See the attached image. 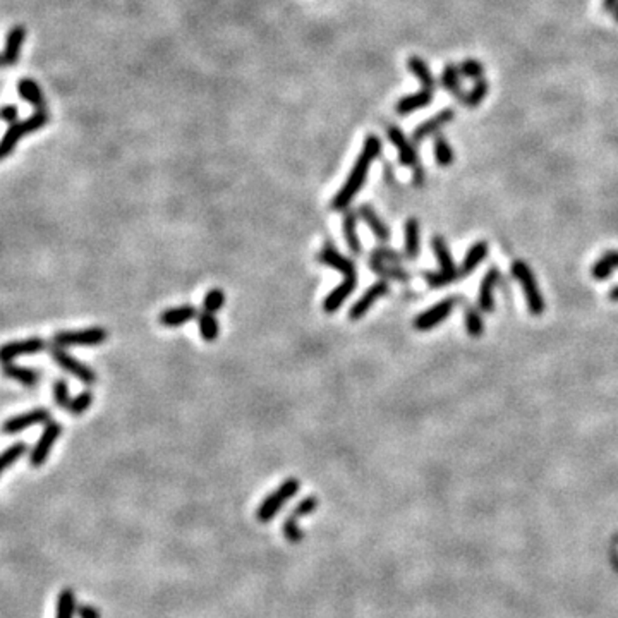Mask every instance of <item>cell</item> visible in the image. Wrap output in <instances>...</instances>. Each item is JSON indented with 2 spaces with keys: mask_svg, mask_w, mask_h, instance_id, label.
<instances>
[{
  "mask_svg": "<svg viewBox=\"0 0 618 618\" xmlns=\"http://www.w3.org/2000/svg\"><path fill=\"white\" fill-rule=\"evenodd\" d=\"M433 148H435V160L436 164L440 167H450L455 162V153L454 148L450 146L449 141L445 140L441 135L435 136V145H433Z\"/></svg>",
  "mask_w": 618,
  "mask_h": 618,
  "instance_id": "d6a6232c",
  "label": "cell"
},
{
  "mask_svg": "<svg viewBox=\"0 0 618 618\" xmlns=\"http://www.w3.org/2000/svg\"><path fill=\"white\" fill-rule=\"evenodd\" d=\"M4 375H6L7 378H12L16 379V382L23 383L24 387H33L40 379L38 371L31 370V367L16 366L12 365V362H6V365H4Z\"/></svg>",
  "mask_w": 618,
  "mask_h": 618,
  "instance_id": "484cf974",
  "label": "cell"
},
{
  "mask_svg": "<svg viewBox=\"0 0 618 618\" xmlns=\"http://www.w3.org/2000/svg\"><path fill=\"white\" fill-rule=\"evenodd\" d=\"M603 258L613 266V270L618 268V251H607L603 254Z\"/></svg>",
  "mask_w": 618,
  "mask_h": 618,
  "instance_id": "7dc6e473",
  "label": "cell"
},
{
  "mask_svg": "<svg viewBox=\"0 0 618 618\" xmlns=\"http://www.w3.org/2000/svg\"><path fill=\"white\" fill-rule=\"evenodd\" d=\"M47 347V342L40 337H31L26 340H16L0 347V362H12L16 357L24 354H36Z\"/></svg>",
  "mask_w": 618,
  "mask_h": 618,
  "instance_id": "8fae6325",
  "label": "cell"
},
{
  "mask_svg": "<svg viewBox=\"0 0 618 618\" xmlns=\"http://www.w3.org/2000/svg\"><path fill=\"white\" fill-rule=\"evenodd\" d=\"M388 292H390V287H388V283L385 281H379L377 283H373V286H371L370 289H367L365 294H362L361 298L357 299V303L354 304L352 308H350L349 318L352 321L365 318L366 313L375 306V303H377L379 298H385Z\"/></svg>",
  "mask_w": 618,
  "mask_h": 618,
  "instance_id": "7c38bea8",
  "label": "cell"
},
{
  "mask_svg": "<svg viewBox=\"0 0 618 618\" xmlns=\"http://www.w3.org/2000/svg\"><path fill=\"white\" fill-rule=\"evenodd\" d=\"M283 536L289 543H299L303 541L304 531L298 525V519L294 515H289L283 522Z\"/></svg>",
  "mask_w": 618,
  "mask_h": 618,
  "instance_id": "ab89813d",
  "label": "cell"
},
{
  "mask_svg": "<svg viewBox=\"0 0 618 618\" xmlns=\"http://www.w3.org/2000/svg\"><path fill=\"white\" fill-rule=\"evenodd\" d=\"M612 273H613V266L609 265L603 256H601L599 260L595 263V266H592V277H595L596 281H608V278L612 277Z\"/></svg>",
  "mask_w": 618,
  "mask_h": 618,
  "instance_id": "b9f144b4",
  "label": "cell"
},
{
  "mask_svg": "<svg viewBox=\"0 0 618 618\" xmlns=\"http://www.w3.org/2000/svg\"><path fill=\"white\" fill-rule=\"evenodd\" d=\"M24 454H26V445L24 444L12 445L6 450V452L0 454V474H2L7 467H11L12 464L18 462Z\"/></svg>",
  "mask_w": 618,
  "mask_h": 618,
  "instance_id": "836d02e7",
  "label": "cell"
},
{
  "mask_svg": "<svg viewBox=\"0 0 618 618\" xmlns=\"http://www.w3.org/2000/svg\"><path fill=\"white\" fill-rule=\"evenodd\" d=\"M486 256H488V242L484 241L476 242L473 248L469 249V253L466 254V258H464L461 270H459V277H466V275H469L471 271H474L476 266H478Z\"/></svg>",
  "mask_w": 618,
  "mask_h": 618,
  "instance_id": "d4e9b609",
  "label": "cell"
},
{
  "mask_svg": "<svg viewBox=\"0 0 618 618\" xmlns=\"http://www.w3.org/2000/svg\"><path fill=\"white\" fill-rule=\"evenodd\" d=\"M50 354H52L53 361H56L62 370L68 371L69 375H73V377H76L78 379H81L83 383H86V385H93V383H97L98 379L97 373H95L90 366H86L85 362L78 361L76 357H73L69 352H66L64 347L53 345L52 350H50Z\"/></svg>",
  "mask_w": 618,
  "mask_h": 618,
  "instance_id": "52a82bcc",
  "label": "cell"
},
{
  "mask_svg": "<svg viewBox=\"0 0 618 618\" xmlns=\"http://www.w3.org/2000/svg\"><path fill=\"white\" fill-rule=\"evenodd\" d=\"M78 617L79 618H100V612L91 604H83L78 608Z\"/></svg>",
  "mask_w": 618,
  "mask_h": 618,
  "instance_id": "f6af8a7d",
  "label": "cell"
},
{
  "mask_svg": "<svg viewBox=\"0 0 618 618\" xmlns=\"http://www.w3.org/2000/svg\"><path fill=\"white\" fill-rule=\"evenodd\" d=\"M61 433H62L61 423H57V421H50V423H47L43 433H41L40 440L36 441L35 449H33L31 454H29V464H31L33 467H41L45 462H47L48 455L52 452V446L56 445Z\"/></svg>",
  "mask_w": 618,
  "mask_h": 618,
  "instance_id": "ba28073f",
  "label": "cell"
},
{
  "mask_svg": "<svg viewBox=\"0 0 618 618\" xmlns=\"http://www.w3.org/2000/svg\"><path fill=\"white\" fill-rule=\"evenodd\" d=\"M318 260L321 265H327L330 268L340 271L344 277H356L357 270L356 265H354L352 260H349V258H345L344 254H340L337 251L333 246H325L323 249H321Z\"/></svg>",
  "mask_w": 618,
  "mask_h": 618,
  "instance_id": "9a60e30c",
  "label": "cell"
},
{
  "mask_svg": "<svg viewBox=\"0 0 618 618\" xmlns=\"http://www.w3.org/2000/svg\"><path fill=\"white\" fill-rule=\"evenodd\" d=\"M342 229H344V237L345 241H347L349 249L354 254H361L362 253V246L361 241H359L357 236V215L354 211H347L344 216V225H342Z\"/></svg>",
  "mask_w": 618,
  "mask_h": 618,
  "instance_id": "4316f807",
  "label": "cell"
},
{
  "mask_svg": "<svg viewBox=\"0 0 618 618\" xmlns=\"http://www.w3.org/2000/svg\"><path fill=\"white\" fill-rule=\"evenodd\" d=\"M455 119L454 108H444V110L438 112L436 115H433L431 119L424 120L423 124L416 127V131L412 132V143L419 145L421 141H424L426 137L436 136L438 132L444 129L446 124H450Z\"/></svg>",
  "mask_w": 618,
  "mask_h": 618,
  "instance_id": "5bb4252c",
  "label": "cell"
},
{
  "mask_svg": "<svg viewBox=\"0 0 618 618\" xmlns=\"http://www.w3.org/2000/svg\"><path fill=\"white\" fill-rule=\"evenodd\" d=\"M318 498L316 496H308V498H304L303 502L298 503V507L294 508V512H292V515L295 517V519H299V517H306L309 513H313L318 508Z\"/></svg>",
  "mask_w": 618,
  "mask_h": 618,
  "instance_id": "60d3db41",
  "label": "cell"
},
{
  "mask_svg": "<svg viewBox=\"0 0 618 618\" xmlns=\"http://www.w3.org/2000/svg\"><path fill=\"white\" fill-rule=\"evenodd\" d=\"M50 423V411L48 409H33V411L24 412V414L14 416L4 423V433L7 435H16V433L24 431V429L31 428L36 424Z\"/></svg>",
  "mask_w": 618,
  "mask_h": 618,
  "instance_id": "4fadbf2b",
  "label": "cell"
},
{
  "mask_svg": "<svg viewBox=\"0 0 618 618\" xmlns=\"http://www.w3.org/2000/svg\"><path fill=\"white\" fill-rule=\"evenodd\" d=\"M618 0H603V9L604 11H615Z\"/></svg>",
  "mask_w": 618,
  "mask_h": 618,
  "instance_id": "c3c4849f",
  "label": "cell"
},
{
  "mask_svg": "<svg viewBox=\"0 0 618 618\" xmlns=\"http://www.w3.org/2000/svg\"><path fill=\"white\" fill-rule=\"evenodd\" d=\"M370 268L373 271H377V273L382 275V277L392 278V281H399V282H407L409 281L407 271L404 268H400L397 263L379 260V258H377V256H371Z\"/></svg>",
  "mask_w": 618,
  "mask_h": 618,
  "instance_id": "7402d4cb",
  "label": "cell"
},
{
  "mask_svg": "<svg viewBox=\"0 0 618 618\" xmlns=\"http://www.w3.org/2000/svg\"><path fill=\"white\" fill-rule=\"evenodd\" d=\"M18 91L21 98L26 100V102L31 103V105H35L36 110H45L43 91H41V88L36 85L35 79H29V78L21 79L18 85Z\"/></svg>",
  "mask_w": 618,
  "mask_h": 618,
  "instance_id": "cb8c5ba5",
  "label": "cell"
},
{
  "mask_svg": "<svg viewBox=\"0 0 618 618\" xmlns=\"http://www.w3.org/2000/svg\"><path fill=\"white\" fill-rule=\"evenodd\" d=\"M196 316H198V309L194 306H179V308H172V309H167L160 315V325H164V327L169 328H177L182 327V325H186L187 321L194 320Z\"/></svg>",
  "mask_w": 618,
  "mask_h": 618,
  "instance_id": "d6986e66",
  "label": "cell"
},
{
  "mask_svg": "<svg viewBox=\"0 0 618 618\" xmlns=\"http://www.w3.org/2000/svg\"><path fill=\"white\" fill-rule=\"evenodd\" d=\"M0 119L6 120V122L9 124H14L16 120H18V107L14 105L4 107L2 110H0Z\"/></svg>",
  "mask_w": 618,
  "mask_h": 618,
  "instance_id": "ee69618b",
  "label": "cell"
},
{
  "mask_svg": "<svg viewBox=\"0 0 618 618\" xmlns=\"http://www.w3.org/2000/svg\"><path fill=\"white\" fill-rule=\"evenodd\" d=\"M466 328H467V333H469L471 337H481L483 332H484L483 318L479 316V313L473 308H469L466 311Z\"/></svg>",
  "mask_w": 618,
  "mask_h": 618,
  "instance_id": "8d00e7d4",
  "label": "cell"
},
{
  "mask_svg": "<svg viewBox=\"0 0 618 618\" xmlns=\"http://www.w3.org/2000/svg\"><path fill=\"white\" fill-rule=\"evenodd\" d=\"M379 153H382V141H379V137L375 135H367L365 140V145H362L361 154H359L356 164H354L352 170H350L347 181H345V184L340 187V191H338L335 198H333L332 201L333 210L347 211L349 204L352 203L354 198H356L359 191H361V187L365 186L367 172H370V167L379 157Z\"/></svg>",
  "mask_w": 618,
  "mask_h": 618,
  "instance_id": "6da1fadb",
  "label": "cell"
},
{
  "mask_svg": "<svg viewBox=\"0 0 618 618\" xmlns=\"http://www.w3.org/2000/svg\"><path fill=\"white\" fill-rule=\"evenodd\" d=\"M498 278H500L498 268H490L486 271V275H484L481 286H479L478 304H479V308H481V311H484V313L493 311V306H495V300H493V290H495V286H496V282H498Z\"/></svg>",
  "mask_w": 618,
  "mask_h": 618,
  "instance_id": "ffe728a7",
  "label": "cell"
},
{
  "mask_svg": "<svg viewBox=\"0 0 618 618\" xmlns=\"http://www.w3.org/2000/svg\"><path fill=\"white\" fill-rule=\"evenodd\" d=\"M512 273L517 278L524 289L525 299H528V308L534 316H540L545 311V299H543L540 287H538L536 277H534L533 270L529 265L522 260H515L512 263Z\"/></svg>",
  "mask_w": 618,
  "mask_h": 618,
  "instance_id": "5b68a950",
  "label": "cell"
},
{
  "mask_svg": "<svg viewBox=\"0 0 618 618\" xmlns=\"http://www.w3.org/2000/svg\"><path fill=\"white\" fill-rule=\"evenodd\" d=\"M459 69H461L462 76L474 79V81L481 79L484 74V66L479 61H476V58H467V61H464L462 64L459 66Z\"/></svg>",
  "mask_w": 618,
  "mask_h": 618,
  "instance_id": "f35d334b",
  "label": "cell"
},
{
  "mask_svg": "<svg viewBox=\"0 0 618 618\" xmlns=\"http://www.w3.org/2000/svg\"><path fill=\"white\" fill-rule=\"evenodd\" d=\"M461 76H462L461 69H459L457 66H454V64L445 66L444 73H441V86H444L450 95H454V97L459 98V100H462L464 95H466V93H462Z\"/></svg>",
  "mask_w": 618,
  "mask_h": 618,
  "instance_id": "83f0119b",
  "label": "cell"
},
{
  "mask_svg": "<svg viewBox=\"0 0 618 618\" xmlns=\"http://www.w3.org/2000/svg\"><path fill=\"white\" fill-rule=\"evenodd\" d=\"M24 38H26V29H24V26H14L11 29L6 40V48H4L2 53V58L6 64H16V62H18Z\"/></svg>",
  "mask_w": 618,
  "mask_h": 618,
  "instance_id": "44dd1931",
  "label": "cell"
},
{
  "mask_svg": "<svg viewBox=\"0 0 618 618\" xmlns=\"http://www.w3.org/2000/svg\"><path fill=\"white\" fill-rule=\"evenodd\" d=\"M433 93H435V91L423 88V90L417 91V93L406 95V97L400 98L399 102L395 103V112L399 115H409L412 114V112L421 110V108L428 107L429 103L433 102Z\"/></svg>",
  "mask_w": 618,
  "mask_h": 618,
  "instance_id": "e0dca14e",
  "label": "cell"
},
{
  "mask_svg": "<svg viewBox=\"0 0 618 618\" xmlns=\"http://www.w3.org/2000/svg\"><path fill=\"white\" fill-rule=\"evenodd\" d=\"M91 404H93V394H91L90 390H85V392H81V394H79L76 399L70 400L68 411L73 416H81V414H85L88 409L91 407Z\"/></svg>",
  "mask_w": 618,
  "mask_h": 618,
  "instance_id": "e575fe53",
  "label": "cell"
},
{
  "mask_svg": "<svg viewBox=\"0 0 618 618\" xmlns=\"http://www.w3.org/2000/svg\"><path fill=\"white\" fill-rule=\"evenodd\" d=\"M225 306V294L224 290L220 289H211L208 292L206 295H204L203 299V308L206 313H211V315H215V313H219L220 309Z\"/></svg>",
  "mask_w": 618,
  "mask_h": 618,
  "instance_id": "d590c367",
  "label": "cell"
},
{
  "mask_svg": "<svg viewBox=\"0 0 618 618\" xmlns=\"http://www.w3.org/2000/svg\"><path fill=\"white\" fill-rule=\"evenodd\" d=\"M419 254V222L409 219L406 224V256L414 260Z\"/></svg>",
  "mask_w": 618,
  "mask_h": 618,
  "instance_id": "1f68e13d",
  "label": "cell"
},
{
  "mask_svg": "<svg viewBox=\"0 0 618 618\" xmlns=\"http://www.w3.org/2000/svg\"><path fill=\"white\" fill-rule=\"evenodd\" d=\"M609 299L612 300H618V286L613 287L612 290H609Z\"/></svg>",
  "mask_w": 618,
  "mask_h": 618,
  "instance_id": "681fc988",
  "label": "cell"
},
{
  "mask_svg": "<svg viewBox=\"0 0 618 618\" xmlns=\"http://www.w3.org/2000/svg\"><path fill=\"white\" fill-rule=\"evenodd\" d=\"M455 303H457L455 298H446L440 300L435 306L426 309L424 313H421V315L417 316L414 320V327L419 330V332H429L431 328L438 327V325L444 323V321L449 318V315L455 308Z\"/></svg>",
  "mask_w": 618,
  "mask_h": 618,
  "instance_id": "9c48e42d",
  "label": "cell"
},
{
  "mask_svg": "<svg viewBox=\"0 0 618 618\" xmlns=\"http://www.w3.org/2000/svg\"><path fill=\"white\" fill-rule=\"evenodd\" d=\"M53 400H56V404L58 407L62 409H68L70 404V392H69V385L66 379H57L56 383H53Z\"/></svg>",
  "mask_w": 618,
  "mask_h": 618,
  "instance_id": "74e56055",
  "label": "cell"
},
{
  "mask_svg": "<svg viewBox=\"0 0 618 618\" xmlns=\"http://www.w3.org/2000/svg\"><path fill=\"white\" fill-rule=\"evenodd\" d=\"M78 607L73 590H64L57 598L56 618H76Z\"/></svg>",
  "mask_w": 618,
  "mask_h": 618,
  "instance_id": "f1b7e54d",
  "label": "cell"
},
{
  "mask_svg": "<svg viewBox=\"0 0 618 618\" xmlns=\"http://www.w3.org/2000/svg\"><path fill=\"white\" fill-rule=\"evenodd\" d=\"M48 122V114L45 110H36L29 119L23 120V122H14L11 124V127L7 129L6 135L0 140V160H4L6 157L14 152L16 145L19 143V140L24 135L29 132H35L38 129L45 127Z\"/></svg>",
  "mask_w": 618,
  "mask_h": 618,
  "instance_id": "3957f363",
  "label": "cell"
},
{
  "mask_svg": "<svg viewBox=\"0 0 618 618\" xmlns=\"http://www.w3.org/2000/svg\"><path fill=\"white\" fill-rule=\"evenodd\" d=\"M373 256L379 258V260L397 263V265H399V263L402 261V256H400V254H397L395 251H392V249H387V248H378L377 251L373 253Z\"/></svg>",
  "mask_w": 618,
  "mask_h": 618,
  "instance_id": "7bdbcfd3",
  "label": "cell"
},
{
  "mask_svg": "<svg viewBox=\"0 0 618 618\" xmlns=\"http://www.w3.org/2000/svg\"><path fill=\"white\" fill-rule=\"evenodd\" d=\"M300 484L295 478H289L286 479L281 486L277 488L273 493H270L268 496H266L265 500H263L260 507H258L256 510V519L263 522V524H266V522H270L273 517H277L278 513H281L282 507L286 505L289 500L294 498L295 495H298Z\"/></svg>",
  "mask_w": 618,
  "mask_h": 618,
  "instance_id": "7a4b0ae2",
  "label": "cell"
},
{
  "mask_svg": "<svg viewBox=\"0 0 618 618\" xmlns=\"http://www.w3.org/2000/svg\"><path fill=\"white\" fill-rule=\"evenodd\" d=\"M108 338V332L102 327H93L76 332H58L53 337V344L58 347H95L102 345Z\"/></svg>",
  "mask_w": 618,
  "mask_h": 618,
  "instance_id": "8992f818",
  "label": "cell"
},
{
  "mask_svg": "<svg viewBox=\"0 0 618 618\" xmlns=\"http://www.w3.org/2000/svg\"><path fill=\"white\" fill-rule=\"evenodd\" d=\"M198 323H199V335H201L203 340L213 342L219 338L220 325L211 313L204 311L201 315H198Z\"/></svg>",
  "mask_w": 618,
  "mask_h": 618,
  "instance_id": "f546056e",
  "label": "cell"
},
{
  "mask_svg": "<svg viewBox=\"0 0 618 618\" xmlns=\"http://www.w3.org/2000/svg\"><path fill=\"white\" fill-rule=\"evenodd\" d=\"M387 136H388V140H390V143L397 148L400 164H402L404 167H411V169H414L416 165H419L416 146H414V143H411V141H409V137L404 135L402 129L394 126V124H390V126L387 127Z\"/></svg>",
  "mask_w": 618,
  "mask_h": 618,
  "instance_id": "30bf717a",
  "label": "cell"
},
{
  "mask_svg": "<svg viewBox=\"0 0 618 618\" xmlns=\"http://www.w3.org/2000/svg\"><path fill=\"white\" fill-rule=\"evenodd\" d=\"M488 90H490V86H488L486 79H484V78L478 79V81L474 83V86L471 88L469 93L464 95L462 100H461V103H462V105L469 107V108H474V107L481 105V103L484 102V98H486Z\"/></svg>",
  "mask_w": 618,
  "mask_h": 618,
  "instance_id": "4dcf8cb0",
  "label": "cell"
},
{
  "mask_svg": "<svg viewBox=\"0 0 618 618\" xmlns=\"http://www.w3.org/2000/svg\"><path fill=\"white\" fill-rule=\"evenodd\" d=\"M356 286H357V275L356 277H344V281L338 283L335 289L325 298L323 311L325 313L338 311V309L342 308V304L350 298V294H352L354 289H356Z\"/></svg>",
  "mask_w": 618,
  "mask_h": 618,
  "instance_id": "2e32d148",
  "label": "cell"
},
{
  "mask_svg": "<svg viewBox=\"0 0 618 618\" xmlns=\"http://www.w3.org/2000/svg\"><path fill=\"white\" fill-rule=\"evenodd\" d=\"M613 19H615V21H617V23H618V4H617L615 11H613Z\"/></svg>",
  "mask_w": 618,
  "mask_h": 618,
  "instance_id": "f907efd6",
  "label": "cell"
},
{
  "mask_svg": "<svg viewBox=\"0 0 618 618\" xmlns=\"http://www.w3.org/2000/svg\"><path fill=\"white\" fill-rule=\"evenodd\" d=\"M433 251H435L438 263H440V271H429L424 273V281L429 283L431 287H441L446 283L457 281L459 278V270L455 268V263L452 260V254L449 251V246L444 237H433Z\"/></svg>",
  "mask_w": 618,
  "mask_h": 618,
  "instance_id": "277c9868",
  "label": "cell"
},
{
  "mask_svg": "<svg viewBox=\"0 0 618 618\" xmlns=\"http://www.w3.org/2000/svg\"><path fill=\"white\" fill-rule=\"evenodd\" d=\"M424 179H426L424 169L421 165H416L414 169H412V184H414L416 187H421L424 184Z\"/></svg>",
  "mask_w": 618,
  "mask_h": 618,
  "instance_id": "bcb514c9",
  "label": "cell"
},
{
  "mask_svg": "<svg viewBox=\"0 0 618 618\" xmlns=\"http://www.w3.org/2000/svg\"><path fill=\"white\" fill-rule=\"evenodd\" d=\"M359 215H361V219L365 220V224L371 229V232L375 234V237H377L378 241L382 242L390 241V229H388V225L379 219V215L375 211V208L371 206V204H361V208H359Z\"/></svg>",
  "mask_w": 618,
  "mask_h": 618,
  "instance_id": "ac0fdd59",
  "label": "cell"
},
{
  "mask_svg": "<svg viewBox=\"0 0 618 618\" xmlns=\"http://www.w3.org/2000/svg\"><path fill=\"white\" fill-rule=\"evenodd\" d=\"M407 68H409V70H411V74H414V76L419 79V83L423 85V88H426V90L435 91L436 81H435V76H433L431 69H429L428 62L423 61L421 57L412 56V57H409Z\"/></svg>",
  "mask_w": 618,
  "mask_h": 618,
  "instance_id": "603a6c76",
  "label": "cell"
},
{
  "mask_svg": "<svg viewBox=\"0 0 618 618\" xmlns=\"http://www.w3.org/2000/svg\"><path fill=\"white\" fill-rule=\"evenodd\" d=\"M4 64H6V62H4V58L0 57V66H4Z\"/></svg>",
  "mask_w": 618,
  "mask_h": 618,
  "instance_id": "816d5d0a",
  "label": "cell"
}]
</instances>
